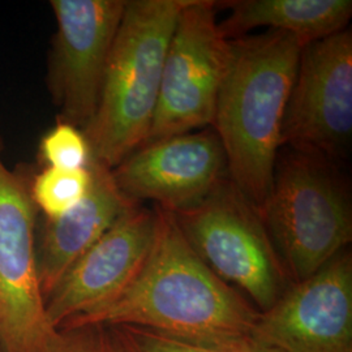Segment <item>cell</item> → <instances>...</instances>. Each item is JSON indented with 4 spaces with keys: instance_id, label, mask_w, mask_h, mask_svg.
Instances as JSON below:
<instances>
[{
    "instance_id": "obj_12",
    "label": "cell",
    "mask_w": 352,
    "mask_h": 352,
    "mask_svg": "<svg viewBox=\"0 0 352 352\" xmlns=\"http://www.w3.org/2000/svg\"><path fill=\"white\" fill-rule=\"evenodd\" d=\"M158 225V212L136 204L64 273L45 300L52 329L111 302L139 274Z\"/></svg>"
},
{
    "instance_id": "obj_2",
    "label": "cell",
    "mask_w": 352,
    "mask_h": 352,
    "mask_svg": "<svg viewBox=\"0 0 352 352\" xmlns=\"http://www.w3.org/2000/svg\"><path fill=\"white\" fill-rule=\"evenodd\" d=\"M231 43L213 128L226 154L230 180L258 209L273 184L282 122L304 45L274 30Z\"/></svg>"
},
{
    "instance_id": "obj_19",
    "label": "cell",
    "mask_w": 352,
    "mask_h": 352,
    "mask_svg": "<svg viewBox=\"0 0 352 352\" xmlns=\"http://www.w3.org/2000/svg\"><path fill=\"white\" fill-rule=\"evenodd\" d=\"M0 352H3V351H1V349H0Z\"/></svg>"
},
{
    "instance_id": "obj_16",
    "label": "cell",
    "mask_w": 352,
    "mask_h": 352,
    "mask_svg": "<svg viewBox=\"0 0 352 352\" xmlns=\"http://www.w3.org/2000/svg\"><path fill=\"white\" fill-rule=\"evenodd\" d=\"M38 155L43 167L62 170L87 168L91 161L84 132L60 119L41 139Z\"/></svg>"
},
{
    "instance_id": "obj_15",
    "label": "cell",
    "mask_w": 352,
    "mask_h": 352,
    "mask_svg": "<svg viewBox=\"0 0 352 352\" xmlns=\"http://www.w3.org/2000/svg\"><path fill=\"white\" fill-rule=\"evenodd\" d=\"M91 186L90 167L62 170L43 167L30 180V193L38 213L55 218L75 208Z\"/></svg>"
},
{
    "instance_id": "obj_5",
    "label": "cell",
    "mask_w": 352,
    "mask_h": 352,
    "mask_svg": "<svg viewBox=\"0 0 352 352\" xmlns=\"http://www.w3.org/2000/svg\"><path fill=\"white\" fill-rule=\"evenodd\" d=\"M174 217L204 264L244 292L258 312L272 308L292 285L257 208L230 177L201 204Z\"/></svg>"
},
{
    "instance_id": "obj_9",
    "label": "cell",
    "mask_w": 352,
    "mask_h": 352,
    "mask_svg": "<svg viewBox=\"0 0 352 352\" xmlns=\"http://www.w3.org/2000/svg\"><path fill=\"white\" fill-rule=\"evenodd\" d=\"M126 0H51L47 87L60 120L80 128L97 111L106 67Z\"/></svg>"
},
{
    "instance_id": "obj_6",
    "label": "cell",
    "mask_w": 352,
    "mask_h": 352,
    "mask_svg": "<svg viewBox=\"0 0 352 352\" xmlns=\"http://www.w3.org/2000/svg\"><path fill=\"white\" fill-rule=\"evenodd\" d=\"M217 8L210 0H187L179 13L146 142L213 126L232 54L231 39L217 21Z\"/></svg>"
},
{
    "instance_id": "obj_14",
    "label": "cell",
    "mask_w": 352,
    "mask_h": 352,
    "mask_svg": "<svg viewBox=\"0 0 352 352\" xmlns=\"http://www.w3.org/2000/svg\"><path fill=\"white\" fill-rule=\"evenodd\" d=\"M221 6L230 10L219 23L230 39L265 26L299 39L304 46L346 29L352 14L351 0H235Z\"/></svg>"
},
{
    "instance_id": "obj_13",
    "label": "cell",
    "mask_w": 352,
    "mask_h": 352,
    "mask_svg": "<svg viewBox=\"0 0 352 352\" xmlns=\"http://www.w3.org/2000/svg\"><path fill=\"white\" fill-rule=\"evenodd\" d=\"M91 186L88 195L67 213L46 218L37 225L36 260L42 295L46 298L71 265L113 226V222L136 205L116 186L113 173L90 161Z\"/></svg>"
},
{
    "instance_id": "obj_17",
    "label": "cell",
    "mask_w": 352,
    "mask_h": 352,
    "mask_svg": "<svg viewBox=\"0 0 352 352\" xmlns=\"http://www.w3.org/2000/svg\"><path fill=\"white\" fill-rule=\"evenodd\" d=\"M113 352H221L166 337L148 329L138 327H104ZM243 352H276L253 347Z\"/></svg>"
},
{
    "instance_id": "obj_1",
    "label": "cell",
    "mask_w": 352,
    "mask_h": 352,
    "mask_svg": "<svg viewBox=\"0 0 352 352\" xmlns=\"http://www.w3.org/2000/svg\"><path fill=\"white\" fill-rule=\"evenodd\" d=\"M155 208V239L139 274L111 302L62 327L126 325L213 351L256 347L253 333L260 312L204 264L174 214Z\"/></svg>"
},
{
    "instance_id": "obj_8",
    "label": "cell",
    "mask_w": 352,
    "mask_h": 352,
    "mask_svg": "<svg viewBox=\"0 0 352 352\" xmlns=\"http://www.w3.org/2000/svg\"><path fill=\"white\" fill-rule=\"evenodd\" d=\"M352 138V33L302 47L282 122V148L324 160L346 155Z\"/></svg>"
},
{
    "instance_id": "obj_18",
    "label": "cell",
    "mask_w": 352,
    "mask_h": 352,
    "mask_svg": "<svg viewBox=\"0 0 352 352\" xmlns=\"http://www.w3.org/2000/svg\"><path fill=\"white\" fill-rule=\"evenodd\" d=\"M42 352H113L104 327L56 329Z\"/></svg>"
},
{
    "instance_id": "obj_7",
    "label": "cell",
    "mask_w": 352,
    "mask_h": 352,
    "mask_svg": "<svg viewBox=\"0 0 352 352\" xmlns=\"http://www.w3.org/2000/svg\"><path fill=\"white\" fill-rule=\"evenodd\" d=\"M38 209L30 180L10 170L0 151V349L42 352L55 329L46 318L38 279Z\"/></svg>"
},
{
    "instance_id": "obj_4",
    "label": "cell",
    "mask_w": 352,
    "mask_h": 352,
    "mask_svg": "<svg viewBox=\"0 0 352 352\" xmlns=\"http://www.w3.org/2000/svg\"><path fill=\"white\" fill-rule=\"evenodd\" d=\"M327 160L279 151L258 213L292 283L320 270L352 239L349 193Z\"/></svg>"
},
{
    "instance_id": "obj_11",
    "label": "cell",
    "mask_w": 352,
    "mask_h": 352,
    "mask_svg": "<svg viewBox=\"0 0 352 352\" xmlns=\"http://www.w3.org/2000/svg\"><path fill=\"white\" fill-rule=\"evenodd\" d=\"M111 173L126 199L173 214L197 206L228 177L226 154L210 128L149 141Z\"/></svg>"
},
{
    "instance_id": "obj_10",
    "label": "cell",
    "mask_w": 352,
    "mask_h": 352,
    "mask_svg": "<svg viewBox=\"0 0 352 352\" xmlns=\"http://www.w3.org/2000/svg\"><path fill=\"white\" fill-rule=\"evenodd\" d=\"M253 343L276 352H352L351 252L292 283L260 312Z\"/></svg>"
},
{
    "instance_id": "obj_3",
    "label": "cell",
    "mask_w": 352,
    "mask_h": 352,
    "mask_svg": "<svg viewBox=\"0 0 352 352\" xmlns=\"http://www.w3.org/2000/svg\"><path fill=\"white\" fill-rule=\"evenodd\" d=\"M187 0H126L101 97L82 129L91 161L113 170L151 133L164 56Z\"/></svg>"
}]
</instances>
